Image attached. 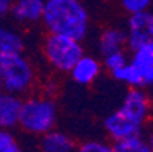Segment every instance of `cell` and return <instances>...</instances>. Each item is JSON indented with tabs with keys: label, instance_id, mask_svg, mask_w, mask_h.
Instances as JSON below:
<instances>
[{
	"label": "cell",
	"instance_id": "cell-1",
	"mask_svg": "<svg viewBox=\"0 0 153 152\" xmlns=\"http://www.w3.org/2000/svg\"><path fill=\"white\" fill-rule=\"evenodd\" d=\"M41 23L47 34L83 41L90 34L91 17L82 0H46Z\"/></svg>",
	"mask_w": 153,
	"mask_h": 152
},
{
	"label": "cell",
	"instance_id": "cell-2",
	"mask_svg": "<svg viewBox=\"0 0 153 152\" xmlns=\"http://www.w3.org/2000/svg\"><path fill=\"white\" fill-rule=\"evenodd\" d=\"M59 120V106L55 97L46 93H30L23 97L18 128L23 133L41 137L56 128Z\"/></svg>",
	"mask_w": 153,
	"mask_h": 152
},
{
	"label": "cell",
	"instance_id": "cell-3",
	"mask_svg": "<svg viewBox=\"0 0 153 152\" xmlns=\"http://www.w3.org/2000/svg\"><path fill=\"white\" fill-rule=\"evenodd\" d=\"M0 78L3 91L25 97L33 91L38 73L30 58L25 53H15L0 56Z\"/></svg>",
	"mask_w": 153,
	"mask_h": 152
},
{
	"label": "cell",
	"instance_id": "cell-4",
	"mask_svg": "<svg viewBox=\"0 0 153 152\" xmlns=\"http://www.w3.org/2000/svg\"><path fill=\"white\" fill-rule=\"evenodd\" d=\"M41 52L47 66L59 75H67L79 58L86 53L82 41L61 34H47Z\"/></svg>",
	"mask_w": 153,
	"mask_h": 152
},
{
	"label": "cell",
	"instance_id": "cell-5",
	"mask_svg": "<svg viewBox=\"0 0 153 152\" xmlns=\"http://www.w3.org/2000/svg\"><path fill=\"white\" fill-rule=\"evenodd\" d=\"M117 111L130 123L144 129L153 113V99L147 90L127 88Z\"/></svg>",
	"mask_w": 153,
	"mask_h": 152
},
{
	"label": "cell",
	"instance_id": "cell-6",
	"mask_svg": "<svg viewBox=\"0 0 153 152\" xmlns=\"http://www.w3.org/2000/svg\"><path fill=\"white\" fill-rule=\"evenodd\" d=\"M111 76L127 88H153V66L135 56H130L124 66L111 73Z\"/></svg>",
	"mask_w": 153,
	"mask_h": 152
},
{
	"label": "cell",
	"instance_id": "cell-7",
	"mask_svg": "<svg viewBox=\"0 0 153 152\" xmlns=\"http://www.w3.org/2000/svg\"><path fill=\"white\" fill-rule=\"evenodd\" d=\"M126 40L130 50H137L143 46L153 43V12L143 11L130 14L126 23Z\"/></svg>",
	"mask_w": 153,
	"mask_h": 152
},
{
	"label": "cell",
	"instance_id": "cell-8",
	"mask_svg": "<svg viewBox=\"0 0 153 152\" xmlns=\"http://www.w3.org/2000/svg\"><path fill=\"white\" fill-rule=\"evenodd\" d=\"M102 72H103L102 59H99L94 55L83 53L79 58V61L71 67L68 75H70L71 81L76 85L90 87V85H93L100 78Z\"/></svg>",
	"mask_w": 153,
	"mask_h": 152
},
{
	"label": "cell",
	"instance_id": "cell-9",
	"mask_svg": "<svg viewBox=\"0 0 153 152\" xmlns=\"http://www.w3.org/2000/svg\"><path fill=\"white\" fill-rule=\"evenodd\" d=\"M46 0H12L11 15L21 26H32L41 23Z\"/></svg>",
	"mask_w": 153,
	"mask_h": 152
},
{
	"label": "cell",
	"instance_id": "cell-10",
	"mask_svg": "<svg viewBox=\"0 0 153 152\" xmlns=\"http://www.w3.org/2000/svg\"><path fill=\"white\" fill-rule=\"evenodd\" d=\"M21 105H23L21 96L6 91L0 94V128L11 133L15 128H18Z\"/></svg>",
	"mask_w": 153,
	"mask_h": 152
},
{
	"label": "cell",
	"instance_id": "cell-11",
	"mask_svg": "<svg viewBox=\"0 0 153 152\" xmlns=\"http://www.w3.org/2000/svg\"><path fill=\"white\" fill-rule=\"evenodd\" d=\"M103 129L106 136L109 137V140L117 142L130 136H135V134H143V129L134 123H130L127 119H124L117 110L109 113L105 120H103Z\"/></svg>",
	"mask_w": 153,
	"mask_h": 152
},
{
	"label": "cell",
	"instance_id": "cell-12",
	"mask_svg": "<svg viewBox=\"0 0 153 152\" xmlns=\"http://www.w3.org/2000/svg\"><path fill=\"white\" fill-rule=\"evenodd\" d=\"M126 47H127L126 32H124V29L117 28V26L105 28L96 41V49H97V53L100 55V58H103L109 53H114V52L126 50Z\"/></svg>",
	"mask_w": 153,
	"mask_h": 152
},
{
	"label": "cell",
	"instance_id": "cell-13",
	"mask_svg": "<svg viewBox=\"0 0 153 152\" xmlns=\"http://www.w3.org/2000/svg\"><path fill=\"white\" fill-rule=\"evenodd\" d=\"M38 149L39 152H74L76 142L74 139L61 131V129H52V131L38 137Z\"/></svg>",
	"mask_w": 153,
	"mask_h": 152
},
{
	"label": "cell",
	"instance_id": "cell-14",
	"mask_svg": "<svg viewBox=\"0 0 153 152\" xmlns=\"http://www.w3.org/2000/svg\"><path fill=\"white\" fill-rule=\"evenodd\" d=\"M26 47L25 37L11 26L0 25V56L23 53Z\"/></svg>",
	"mask_w": 153,
	"mask_h": 152
},
{
	"label": "cell",
	"instance_id": "cell-15",
	"mask_svg": "<svg viewBox=\"0 0 153 152\" xmlns=\"http://www.w3.org/2000/svg\"><path fill=\"white\" fill-rule=\"evenodd\" d=\"M115 152H152L143 134H135L117 142H112Z\"/></svg>",
	"mask_w": 153,
	"mask_h": 152
},
{
	"label": "cell",
	"instance_id": "cell-16",
	"mask_svg": "<svg viewBox=\"0 0 153 152\" xmlns=\"http://www.w3.org/2000/svg\"><path fill=\"white\" fill-rule=\"evenodd\" d=\"M74 152H115V149L111 142L93 139V140H85L76 145Z\"/></svg>",
	"mask_w": 153,
	"mask_h": 152
},
{
	"label": "cell",
	"instance_id": "cell-17",
	"mask_svg": "<svg viewBox=\"0 0 153 152\" xmlns=\"http://www.w3.org/2000/svg\"><path fill=\"white\" fill-rule=\"evenodd\" d=\"M127 61H129V56H127L126 50H120V52H114V53H109V55L103 56L102 58V66L109 75H111V73L117 72L118 69H121Z\"/></svg>",
	"mask_w": 153,
	"mask_h": 152
},
{
	"label": "cell",
	"instance_id": "cell-18",
	"mask_svg": "<svg viewBox=\"0 0 153 152\" xmlns=\"http://www.w3.org/2000/svg\"><path fill=\"white\" fill-rule=\"evenodd\" d=\"M120 5L123 11L130 15V14L149 11L150 6L153 5V0H120Z\"/></svg>",
	"mask_w": 153,
	"mask_h": 152
},
{
	"label": "cell",
	"instance_id": "cell-19",
	"mask_svg": "<svg viewBox=\"0 0 153 152\" xmlns=\"http://www.w3.org/2000/svg\"><path fill=\"white\" fill-rule=\"evenodd\" d=\"M132 56H135V58H138V59L150 64V66H153V43H152V44H147V46H143V47L134 50L132 52Z\"/></svg>",
	"mask_w": 153,
	"mask_h": 152
},
{
	"label": "cell",
	"instance_id": "cell-20",
	"mask_svg": "<svg viewBox=\"0 0 153 152\" xmlns=\"http://www.w3.org/2000/svg\"><path fill=\"white\" fill-rule=\"evenodd\" d=\"M0 152H25V149L21 148V145L15 140V137L12 136L2 148H0Z\"/></svg>",
	"mask_w": 153,
	"mask_h": 152
},
{
	"label": "cell",
	"instance_id": "cell-21",
	"mask_svg": "<svg viewBox=\"0 0 153 152\" xmlns=\"http://www.w3.org/2000/svg\"><path fill=\"white\" fill-rule=\"evenodd\" d=\"M12 6V0H0V18H5L9 15Z\"/></svg>",
	"mask_w": 153,
	"mask_h": 152
},
{
	"label": "cell",
	"instance_id": "cell-22",
	"mask_svg": "<svg viewBox=\"0 0 153 152\" xmlns=\"http://www.w3.org/2000/svg\"><path fill=\"white\" fill-rule=\"evenodd\" d=\"M11 137H12V133H11V131H6V129L0 128V148H2Z\"/></svg>",
	"mask_w": 153,
	"mask_h": 152
},
{
	"label": "cell",
	"instance_id": "cell-23",
	"mask_svg": "<svg viewBox=\"0 0 153 152\" xmlns=\"http://www.w3.org/2000/svg\"><path fill=\"white\" fill-rule=\"evenodd\" d=\"M146 140H147V145H149V148H150V151L153 152V129L147 134V137H146Z\"/></svg>",
	"mask_w": 153,
	"mask_h": 152
},
{
	"label": "cell",
	"instance_id": "cell-24",
	"mask_svg": "<svg viewBox=\"0 0 153 152\" xmlns=\"http://www.w3.org/2000/svg\"><path fill=\"white\" fill-rule=\"evenodd\" d=\"M3 93V84H2V78H0V94Z\"/></svg>",
	"mask_w": 153,
	"mask_h": 152
}]
</instances>
